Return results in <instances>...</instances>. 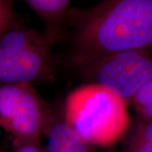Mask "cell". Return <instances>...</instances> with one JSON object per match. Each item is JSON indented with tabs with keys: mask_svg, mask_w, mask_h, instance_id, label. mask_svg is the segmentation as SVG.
<instances>
[{
	"mask_svg": "<svg viewBox=\"0 0 152 152\" xmlns=\"http://www.w3.org/2000/svg\"><path fill=\"white\" fill-rule=\"evenodd\" d=\"M11 152H45V151L41 140H29L13 141Z\"/></svg>",
	"mask_w": 152,
	"mask_h": 152,
	"instance_id": "11",
	"label": "cell"
},
{
	"mask_svg": "<svg viewBox=\"0 0 152 152\" xmlns=\"http://www.w3.org/2000/svg\"><path fill=\"white\" fill-rule=\"evenodd\" d=\"M64 121L89 145L108 146L124 134L130 118L125 100L90 83L68 96Z\"/></svg>",
	"mask_w": 152,
	"mask_h": 152,
	"instance_id": "2",
	"label": "cell"
},
{
	"mask_svg": "<svg viewBox=\"0 0 152 152\" xmlns=\"http://www.w3.org/2000/svg\"><path fill=\"white\" fill-rule=\"evenodd\" d=\"M124 152H152V120H138Z\"/></svg>",
	"mask_w": 152,
	"mask_h": 152,
	"instance_id": "8",
	"label": "cell"
},
{
	"mask_svg": "<svg viewBox=\"0 0 152 152\" xmlns=\"http://www.w3.org/2000/svg\"><path fill=\"white\" fill-rule=\"evenodd\" d=\"M45 137V152H95L92 146L83 140L64 120L55 118Z\"/></svg>",
	"mask_w": 152,
	"mask_h": 152,
	"instance_id": "7",
	"label": "cell"
},
{
	"mask_svg": "<svg viewBox=\"0 0 152 152\" xmlns=\"http://www.w3.org/2000/svg\"><path fill=\"white\" fill-rule=\"evenodd\" d=\"M25 3L45 24V31L59 38L63 37L64 26L72 24L75 13L68 0H27Z\"/></svg>",
	"mask_w": 152,
	"mask_h": 152,
	"instance_id": "6",
	"label": "cell"
},
{
	"mask_svg": "<svg viewBox=\"0 0 152 152\" xmlns=\"http://www.w3.org/2000/svg\"><path fill=\"white\" fill-rule=\"evenodd\" d=\"M19 22V17L12 1L0 0V35Z\"/></svg>",
	"mask_w": 152,
	"mask_h": 152,
	"instance_id": "10",
	"label": "cell"
},
{
	"mask_svg": "<svg viewBox=\"0 0 152 152\" xmlns=\"http://www.w3.org/2000/svg\"><path fill=\"white\" fill-rule=\"evenodd\" d=\"M60 38L17 23L0 35V85L48 82L54 77L53 47Z\"/></svg>",
	"mask_w": 152,
	"mask_h": 152,
	"instance_id": "3",
	"label": "cell"
},
{
	"mask_svg": "<svg viewBox=\"0 0 152 152\" xmlns=\"http://www.w3.org/2000/svg\"><path fill=\"white\" fill-rule=\"evenodd\" d=\"M91 83L102 86L130 102L152 80V53L149 48L110 54L80 68Z\"/></svg>",
	"mask_w": 152,
	"mask_h": 152,
	"instance_id": "5",
	"label": "cell"
},
{
	"mask_svg": "<svg viewBox=\"0 0 152 152\" xmlns=\"http://www.w3.org/2000/svg\"><path fill=\"white\" fill-rule=\"evenodd\" d=\"M54 112L29 84L0 85V129L15 140H41Z\"/></svg>",
	"mask_w": 152,
	"mask_h": 152,
	"instance_id": "4",
	"label": "cell"
},
{
	"mask_svg": "<svg viewBox=\"0 0 152 152\" xmlns=\"http://www.w3.org/2000/svg\"><path fill=\"white\" fill-rule=\"evenodd\" d=\"M71 62L80 68L107 55L152 47V0L104 1L75 11Z\"/></svg>",
	"mask_w": 152,
	"mask_h": 152,
	"instance_id": "1",
	"label": "cell"
},
{
	"mask_svg": "<svg viewBox=\"0 0 152 152\" xmlns=\"http://www.w3.org/2000/svg\"><path fill=\"white\" fill-rule=\"evenodd\" d=\"M131 103L141 118L152 120V80L137 93Z\"/></svg>",
	"mask_w": 152,
	"mask_h": 152,
	"instance_id": "9",
	"label": "cell"
}]
</instances>
